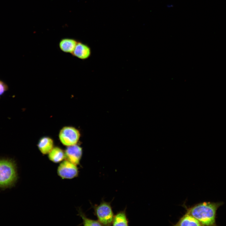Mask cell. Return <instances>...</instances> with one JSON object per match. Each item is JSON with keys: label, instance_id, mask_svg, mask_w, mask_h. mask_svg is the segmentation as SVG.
<instances>
[{"label": "cell", "instance_id": "obj_11", "mask_svg": "<svg viewBox=\"0 0 226 226\" xmlns=\"http://www.w3.org/2000/svg\"><path fill=\"white\" fill-rule=\"evenodd\" d=\"M175 225L201 226L202 225L197 219L187 212Z\"/></svg>", "mask_w": 226, "mask_h": 226}, {"label": "cell", "instance_id": "obj_14", "mask_svg": "<svg viewBox=\"0 0 226 226\" xmlns=\"http://www.w3.org/2000/svg\"><path fill=\"white\" fill-rule=\"evenodd\" d=\"M8 89L7 84L0 79V98Z\"/></svg>", "mask_w": 226, "mask_h": 226}, {"label": "cell", "instance_id": "obj_6", "mask_svg": "<svg viewBox=\"0 0 226 226\" xmlns=\"http://www.w3.org/2000/svg\"><path fill=\"white\" fill-rule=\"evenodd\" d=\"M64 152L66 160L77 165L80 164L83 153L81 147L76 144L67 146Z\"/></svg>", "mask_w": 226, "mask_h": 226}, {"label": "cell", "instance_id": "obj_5", "mask_svg": "<svg viewBox=\"0 0 226 226\" xmlns=\"http://www.w3.org/2000/svg\"><path fill=\"white\" fill-rule=\"evenodd\" d=\"M57 173L62 179H72L78 176L79 170L77 165L65 160L60 164Z\"/></svg>", "mask_w": 226, "mask_h": 226}, {"label": "cell", "instance_id": "obj_1", "mask_svg": "<svg viewBox=\"0 0 226 226\" xmlns=\"http://www.w3.org/2000/svg\"><path fill=\"white\" fill-rule=\"evenodd\" d=\"M222 202H204L189 209L187 213L197 219L202 225L215 226L216 212Z\"/></svg>", "mask_w": 226, "mask_h": 226}, {"label": "cell", "instance_id": "obj_7", "mask_svg": "<svg viewBox=\"0 0 226 226\" xmlns=\"http://www.w3.org/2000/svg\"><path fill=\"white\" fill-rule=\"evenodd\" d=\"M91 54V48L88 45L78 41L72 55L76 57L84 60L90 57Z\"/></svg>", "mask_w": 226, "mask_h": 226}, {"label": "cell", "instance_id": "obj_10", "mask_svg": "<svg viewBox=\"0 0 226 226\" xmlns=\"http://www.w3.org/2000/svg\"><path fill=\"white\" fill-rule=\"evenodd\" d=\"M48 158L54 163H61L65 159L64 151L59 147H53L48 153Z\"/></svg>", "mask_w": 226, "mask_h": 226}, {"label": "cell", "instance_id": "obj_9", "mask_svg": "<svg viewBox=\"0 0 226 226\" xmlns=\"http://www.w3.org/2000/svg\"><path fill=\"white\" fill-rule=\"evenodd\" d=\"M54 143L52 139L48 137H44L39 140L38 148L43 154H48L53 148Z\"/></svg>", "mask_w": 226, "mask_h": 226}, {"label": "cell", "instance_id": "obj_4", "mask_svg": "<svg viewBox=\"0 0 226 226\" xmlns=\"http://www.w3.org/2000/svg\"><path fill=\"white\" fill-rule=\"evenodd\" d=\"M80 136L79 131L76 128L72 126H66L60 130L59 137L63 145L68 146L76 144Z\"/></svg>", "mask_w": 226, "mask_h": 226}, {"label": "cell", "instance_id": "obj_2", "mask_svg": "<svg viewBox=\"0 0 226 226\" xmlns=\"http://www.w3.org/2000/svg\"><path fill=\"white\" fill-rule=\"evenodd\" d=\"M18 179L15 161L8 159H0V189L12 188L15 186Z\"/></svg>", "mask_w": 226, "mask_h": 226}, {"label": "cell", "instance_id": "obj_13", "mask_svg": "<svg viewBox=\"0 0 226 226\" xmlns=\"http://www.w3.org/2000/svg\"><path fill=\"white\" fill-rule=\"evenodd\" d=\"M78 215L83 220V224L84 226H102V225L98 220H93L87 218L80 209L78 210Z\"/></svg>", "mask_w": 226, "mask_h": 226}, {"label": "cell", "instance_id": "obj_8", "mask_svg": "<svg viewBox=\"0 0 226 226\" xmlns=\"http://www.w3.org/2000/svg\"><path fill=\"white\" fill-rule=\"evenodd\" d=\"M78 41L70 38H64L59 43V47L63 52L71 54L73 52Z\"/></svg>", "mask_w": 226, "mask_h": 226}, {"label": "cell", "instance_id": "obj_3", "mask_svg": "<svg viewBox=\"0 0 226 226\" xmlns=\"http://www.w3.org/2000/svg\"><path fill=\"white\" fill-rule=\"evenodd\" d=\"M93 208L98 220L102 225L112 224L114 215L110 203L103 201L99 205L94 206Z\"/></svg>", "mask_w": 226, "mask_h": 226}, {"label": "cell", "instance_id": "obj_12", "mask_svg": "<svg viewBox=\"0 0 226 226\" xmlns=\"http://www.w3.org/2000/svg\"><path fill=\"white\" fill-rule=\"evenodd\" d=\"M112 225L113 226L128 225V221L125 210L121 211L114 216Z\"/></svg>", "mask_w": 226, "mask_h": 226}]
</instances>
